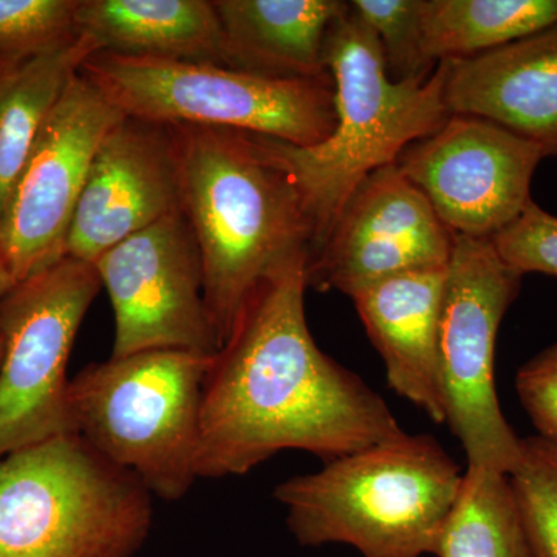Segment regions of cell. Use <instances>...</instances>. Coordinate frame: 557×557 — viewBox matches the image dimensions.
<instances>
[{
	"label": "cell",
	"mask_w": 557,
	"mask_h": 557,
	"mask_svg": "<svg viewBox=\"0 0 557 557\" xmlns=\"http://www.w3.org/2000/svg\"><path fill=\"white\" fill-rule=\"evenodd\" d=\"M306 269L298 260L263 281L212 357L199 479L245 475L287 449L335 460L405 434L386 401L311 336Z\"/></svg>",
	"instance_id": "obj_1"
},
{
	"label": "cell",
	"mask_w": 557,
	"mask_h": 557,
	"mask_svg": "<svg viewBox=\"0 0 557 557\" xmlns=\"http://www.w3.org/2000/svg\"><path fill=\"white\" fill-rule=\"evenodd\" d=\"M180 201L199 248L205 299L220 347L263 281L309 260L313 222L295 180L259 135L172 126Z\"/></svg>",
	"instance_id": "obj_2"
},
{
	"label": "cell",
	"mask_w": 557,
	"mask_h": 557,
	"mask_svg": "<svg viewBox=\"0 0 557 557\" xmlns=\"http://www.w3.org/2000/svg\"><path fill=\"white\" fill-rule=\"evenodd\" d=\"M325 62L336 108L329 138L298 148L259 135L300 190L313 222L311 252L321 247L362 180L397 163L403 150L434 135L453 116L446 104L449 61L438 62L423 83H397L388 76L375 33L350 3L330 30Z\"/></svg>",
	"instance_id": "obj_3"
},
{
	"label": "cell",
	"mask_w": 557,
	"mask_h": 557,
	"mask_svg": "<svg viewBox=\"0 0 557 557\" xmlns=\"http://www.w3.org/2000/svg\"><path fill=\"white\" fill-rule=\"evenodd\" d=\"M463 474L437 440L405 432L285 480L274 497L306 547L344 544L364 557L435 556Z\"/></svg>",
	"instance_id": "obj_4"
},
{
	"label": "cell",
	"mask_w": 557,
	"mask_h": 557,
	"mask_svg": "<svg viewBox=\"0 0 557 557\" xmlns=\"http://www.w3.org/2000/svg\"><path fill=\"white\" fill-rule=\"evenodd\" d=\"M152 494L78 434L0 458V557H135Z\"/></svg>",
	"instance_id": "obj_5"
},
{
	"label": "cell",
	"mask_w": 557,
	"mask_h": 557,
	"mask_svg": "<svg viewBox=\"0 0 557 557\" xmlns=\"http://www.w3.org/2000/svg\"><path fill=\"white\" fill-rule=\"evenodd\" d=\"M212 357L148 350L87 366L70 384L76 434L137 475L152 496L180 500L199 479L201 403Z\"/></svg>",
	"instance_id": "obj_6"
},
{
	"label": "cell",
	"mask_w": 557,
	"mask_h": 557,
	"mask_svg": "<svg viewBox=\"0 0 557 557\" xmlns=\"http://www.w3.org/2000/svg\"><path fill=\"white\" fill-rule=\"evenodd\" d=\"M79 72L126 116L164 126L219 127L311 148L335 129V86L214 62L97 51Z\"/></svg>",
	"instance_id": "obj_7"
},
{
	"label": "cell",
	"mask_w": 557,
	"mask_h": 557,
	"mask_svg": "<svg viewBox=\"0 0 557 557\" xmlns=\"http://www.w3.org/2000/svg\"><path fill=\"white\" fill-rule=\"evenodd\" d=\"M522 281L493 240L456 236L440 313L438 369L445 423L468 468L509 474L519 460L522 438L502 412L494 368L498 329Z\"/></svg>",
	"instance_id": "obj_8"
},
{
	"label": "cell",
	"mask_w": 557,
	"mask_h": 557,
	"mask_svg": "<svg viewBox=\"0 0 557 557\" xmlns=\"http://www.w3.org/2000/svg\"><path fill=\"white\" fill-rule=\"evenodd\" d=\"M101 289L94 263L65 256L0 302V458L76 434L69 358Z\"/></svg>",
	"instance_id": "obj_9"
},
{
	"label": "cell",
	"mask_w": 557,
	"mask_h": 557,
	"mask_svg": "<svg viewBox=\"0 0 557 557\" xmlns=\"http://www.w3.org/2000/svg\"><path fill=\"white\" fill-rule=\"evenodd\" d=\"M124 113L83 73L65 87L33 143L0 218V263L13 284L65 258L91 160Z\"/></svg>",
	"instance_id": "obj_10"
},
{
	"label": "cell",
	"mask_w": 557,
	"mask_h": 557,
	"mask_svg": "<svg viewBox=\"0 0 557 557\" xmlns=\"http://www.w3.org/2000/svg\"><path fill=\"white\" fill-rule=\"evenodd\" d=\"M94 265L115 313L112 357L218 354L200 252L182 209L110 248Z\"/></svg>",
	"instance_id": "obj_11"
},
{
	"label": "cell",
	"mask_w": 557,
	"mask_h": 557,
	"mask_svg": "<svg viewBox=\"0 0 557 557\" xmlns=\"http://www.w3.org/2000/svg\"><path fill=\"white\" fill-rule=\"evenodd\" d=\"M542 150L493 121L453 115L397 166L456 236L493 239L522 215Z\"/></svg>",
	"instance_id": "obj_12"
},
{
	"label": "cell",
	"mask_w": 557,
	"mask_h": 557,
	"mask_svg": "<svg viewBox=\"0 0 557 557\" xmlns=\"http://www.w3.org/2000/svg\"><path fill=\"white\" fill-rule=\"evenodd\" d=\"M456 234L397 164L362 180L321 247L307 260V284L348 298L406 271L446 267Z\"/></svg>",
	"instance_id": "obj_13"
},
{
	"label": "cell",
	"mask_w": 557,
	"mask_h": 557,
	"mask_svg": "<svg viewBox=\"0 0 557 557\" xmlns=\"http://www.w3.org/2000/svg\"><path fill=\"white\" fill-rule=\"evenodd\" d=\"M182 207L172 126L124 116L102 139L70 225L65 256L95 263Z\"/></svg>",
	"instance_id": "obj_14"
},
{
	"label": "cell",
	"mask_w": 557,
	"mask_h": 557,
	"mask_svg": "<svg viewBox=\"0 0 557 557\" xmlns=\"http://www.w3.org/2000/svg\"><path fill=\"white\" fill-rule=\"evenodd\" d=\"M453 115L493 121L557 159V22L469 60L449 61Z\"/></svg>",
	"instance_id": "obj_15"
},
{
	"label": "cell",
	"mask_w": 557,
	"mask_h": 557,
	"mask_svg": "<svg viewBox=\"0 0 557 557\" xmlns=\"http://www.w3.org/2000/svg\"><path fill=\"white\" fill-rule=\"evenodd\" d=\"M446 267L406 271L351 296L386 368L387 383L435 423H445L438 327Z\"/></svg>",
	"instance_id": "obj_16"
},
{
	"label": "cell",
	"mask_w": 557,
	"mask_h": 557,
	"mask_svg": "<svg viewBox=\"0 0 557 557\" xmlns=\"http://www.w3.org/2000/svg\"><path fill=\"white\" fill-rule=\"evenodd\" d=\"M228 47L231 67L327 78L325 51L333 24L346 13L341 0H212Z\"/></svg>",
	"instance_id": "obj_17"
},
{
	"label": "cell",
	"mask_w": 557,
	"mask_h": 557,
	"mask_svg": "<svg viewBox=\"0 0 557 557\" xmlns=\"http://www.w3.org/2000/svg\"><path fill=\"white\" fill-rule=\"evenodd\" d=\"M75 32L98 51L231 67L212 0H79Z\"/></svg>",
	"instance_id": "obj_18"
},
{
	"label": "cell",
	"mask_w": 557,
	"mask_h": 557,
	"mask_svg": "<svg viewBox=\"0 0 557 557\" xmlns=\"http://www.w3.org/2000/svg\"><path fill=\"white\" fill-rule=\"evenodd\" d=\"M97 51L79 33L46 50H0V218L40 127Z\"/></svg>",
	"instance_id": "obj_19"
},
{
	"label": "cell",
	"mask_w": 557,
	"mask_h": 557,
	"mask_svg": "<svg viewBox=\"0 0 557 557\" xmlns=\"http://www.w3.org/2000/svg\"><path fill=\"white\" fill-rule=\"evenodd\" d=\"M557 22V0H421L428 60L479 57Z\"/></svg>",
	"instance_id": "obj_20"
},
{
	"label": "cell",
	"mask_w": 557,
	"mask_h": 557,
	"mask_svg": "<svg viewBox=\"0 0 557 557\" xmlns=\"http://www.w3.org/2000/svg\"><path fill=\"white\" fill-rule=\"evenodd\" d=\"M437 557H533L508 474L467 468Z\"/></svg>",
	"instance_id": "obj_21"
},
{
	"label": "cell",
	"mask_w": 557,
	"mask_h": 557,
	"mask_svg": "<svg viewBox=\"0 0 557 557\" xmlns=\"http://www.w3.org/2000/svg\"><path fill=\"white\" fill-rule=\"evenodd\" d=\"M533 557H557V443L520 440L518 463L508 474Z\"/></svg>",
	"instance_id": "obj_22"
},
{
	"label": "cell",
	"mask_w": 557,
	"mask_h": 557,
	"mask_svg": "<svg viewBox=\"0 0 557 557\" xmlns=\"http://www.w3.org/2000/svg\"><path fill=\"white\" fill-rule=\"evenodd\" d=\"M350 9L375 33L388 76L397 83L431 78L437 65L423 46L421 0H354Z\"/></svg>",
	"instance_id": "obj_23"
},
{
	"label": "cell",
	"mask_w": 557,
	"mask_h": 557,
	"mask_svg": "<svg viewBox=\"0 0 557 557\" xmlns=\"http://www.w3.org/2000/svg\"><path fill=\"white\" fill-rule=\"evenodd\" d=\"M78 2L0 0V50H46L73 38Z\"/></svg>",
	"instance_id": "obj_24"
},
{
	"label": "cell",
	"mask_w": 557,
	"mask_h": 557,
	"mask_svg": "<svg viewBox=\"0 0 557 557\" xmlns=\"http://www.w3.org/2000/svg\"><path fill=\"white\" fill-rule=\"evenodd\" d=\"M502 259L520 274L557 277V218L531 200L515 223L494 236Z\"/></svg>",
	"instance_id": "obj_25"
},
{
	"label": "cell",
	"mask_w": 557,
	"mask_h": 557,
	"mask_svg": "<svg viewBox=\"0 0 557 557\" xmlns=\"http://www.w3.org/2000/svg\"><path fill=\"white\" fill-rule=\"evenodd\" d=\"M516 391L537 435L557 443V343L519 369Z\"/></svg>",
	"instance_id": "obj_26"
},
{
	"label": "cell",
	"mask_w": 557,
	"mask_h": 557,
	"mask_svg": "<svg viewBox=\"0 0 557 557\" xmlns=\"http://www.w3.org/2000/svg\"><path fill=\"white\" fill-rule=\"evenodd\" d=\"M13 285V281H11L9 273H7L2 263H0V302H2V299L5 298L7 293L10 292Z\"/></svg>",
	"instance_id": "obj_27"
},
{
	"label": "cell",
	"mask_w": 557,
	"mask_h": 557,
	"mask_svg": "<svg viewBox=\"0 0 557 557\" xmlns=\"http://www.w3.org/2000/svg\"><path fill=\"white\" fill-rule=\"evenodd\" d=\"M2 354H3V344H2V339H0V361H2Z\"/></svg>",
	"instance_id": "obj_28"
}]
</instances>
